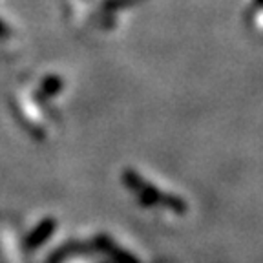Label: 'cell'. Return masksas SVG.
<instances>
[{
  "label": "cell",
  "instance_id": "cell-1",
  "mask_svg": "<svg viewBox=\"0 0 263 263\" xmlns=\"http://www.w3.org/2000/svg\"><path fill=\"white\" fill-rule=\"evenodd\" d=\"M123 181H124V185L136 194L137 199H139L143 205L166 206V209L174 210V212H185L186 210V205L183 199H179L177 196H170V194H163L154 185H150L148 181H144L143 177L137 172H134V170H124Z\"/></svg>",
  "mask_w": 263,
  "mask_h": 263
},
{
  "label": "cell",
  "instance_id": "cell-2",
  "mask_svg": "<svg viewBox=\"0 0 263 263\" xmlns=\"http://www.w3.org/2000/svg\"><path fill=\"white\" fill-rule=\"evenodd\" d=\"M254 2H256V4L259 6V8H263V0H254Z\"/></svg>",
  "mask_w": 263,
  "mask_h": 263
}]
</instances>
